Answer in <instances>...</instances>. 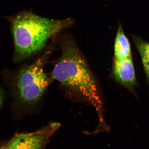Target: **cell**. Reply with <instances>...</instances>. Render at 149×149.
<instances>
[{"mask_svg":"<svg viewBox=\"0 0 149 149\" xmlns=\"http://www.w3.org/2000/svg\"><path fill=\"white\" fill-rule=\"evenodd\" d=\"M14 43V61H23L40 52L48 40L72 25V19H50L22 11L10 19Z\"/></svg>","mask_w":149,"mask_h":149,"instance_id":"1","label":"cell"},{"mask_svg":"<svg viewBox=\"0 0 149 149\" xmlns=\"http://www.w3.org/2000/svg\"><path fill=\"white\" fill-rule=\"evenodd\" d=\"M52 77L75 91L94 107L103 122V105L95 79L78 48L72 42L62 46V54L53 70Z\"/></svg>","mask_w":149,"mask_h":149,"instance_id":"2","label":"cell"},{"mask_svg":"<svg viewBox=\"0 0 149 149\" xmlns=\"http://www.w3.org/2000/svg\"><path fill=\"white\" fill-rule=\"evenodd\" d=\"M45 57L32 64L24 65L13 73L10 86L17 106L23 111L35 105L40 100L50 83L44 70Z\"/></svg>","mask_w":149,"mask_h":149,"instance_id":"3","label":"cell"},{"mask_svg":"<svg viewBox=\"0 0 149 149\" xmlns=\"http://www.w3.org/2000/svg\"><path fill=\"white\" fill-rule=\"evenodd\" d=\"M60 126L58 123L52 122L35 132L17 134L1 149H45Z\"/></svg>","mask_w":149,"mask_h":149,"instance_id":"4","label":"cell"},{"mask_svg":"<svg viewBox=\"0 0 149 149\" xmlns=\"http://www.w3.org/2000/svg\"><path fill=\"white\" fill-rule=\"evenodd\" d=\"M113 70L116 79L125 87L131 88L136 85V74L132 58H114Z\"/></svg>","mask_w":149,"mask_h":149,"instance_id":"5","label":"cell"},{"mask_svg":"<svg viewBox=\"0 0 149 149\" xmlns=\"http://www.w3.org/2000/svg\"><path fill=\"white\" fill-rule=\"evenodd\" d=\"M114 50V58L120 59L131 57L130 42L120 25L118 27L116 37Z\"/></svg>","mask_w":149,"mask_h":149,"instance_id":"6","label":"cell"},{"mask_svg":"<svg viewBox=\"0 0 149 149\" xmlns=\"http://www.w3.org/2000/svg\"><path fill=\"white\" fill-rule=\"evenodd\" d=\"M134 42L141 55L147 77L149 81V43L135 37Z\"/></svg>","mask_w":149,"mask_h":149,"instance_id":"7","label":"cell"},{"mask_svg":"<svg viewBox=\"0 0 149 149\" xmlns=\"http://www.w3.org/2000/svg\"><path fill=\"white\" fill-rule=\"evenodd\" d=\"M4 95L2 90L0 88V109L2 106L3 101Z\"/></svg>","mask_w":149,"mask_h":149,"instance_id":"8","label":"cell"}]
</instances>
